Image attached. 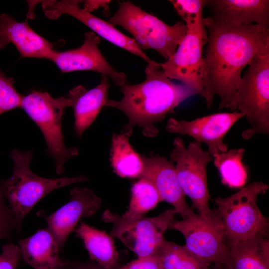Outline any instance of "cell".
Returning <instances> with one entry per match:
<instances>
[{"label": "cell", "instance_id": "cell-1", "mask_svg": "<svg viewBox=\"0 0 269 269\" xmlns=\"http://www.w3.org/2000/svg\"><path fill=\"white\" fill-rule=\"evenodd\" d=\"M205 18L208 33L205 100L209 108L217 95L220 98V110L235 111L242 71L257 56L269 53V27L239 25L211 16Z\"/></svg>", "mask_w": 269, "mask_h": 269}, {"label": "cell", "instance_id": "cell-2", "mask_svg": "<svg viewBox=\"0 0 269 269\" xmlns=\"http://www.w3.org/2000/svg\"><path fill=\"white\" fill-rule=\"evenodd\" d=\"M146 79L142 82L121 87L123 98L119 101L108 99L105 106L121 111L128 118L127 126H137L147 137L156 136L155 124L174 113V109L184 100L196 95L190 87L176 84L164 73L160 63L147 64Z\"/></svg>", "mask_w": 269, "mask_h": 269}, {"label": "cell", "instance_id": "cell-3", "mask_svg": "<svg viewBox=\"0 0 269 269\" xmlns=\"http://www.w3.org/2000/svg\"><path fill=\"white\" fill-rule=\"evenodd\" d=\"M86 90L79 85L66 97L55 98L46 92L36 90L23 97L21 108L42 132L47 146L46 153L53 158L57 174L64 173L65 163L79 154L78 148L67 147L65 145L62 121L65 108L72 107Z\"/></svg>", "mask_w": 269, "mask_h": 269}, {"label": "cell", "instance_id": "cell-4", "mask_svg": "<svg viewBox=\"0 0 269 269\" xmlns=\"http://www.w3.org/2000/svg\"><path fill=\"white\" fill-rule=\"evenodd\" d=\"M10 156L13 162L12 174L9 178L0 181L5 200L8 202L20 231L24 217L48 193L61 187L89 180L83 175L55 179L37 175L30 168L32 150L13 149Z\"/></svg>", "mask_w": 269, "mask_h": 269}, {"label": "cell", "instance_id": "cell-5", "mask_svg": "<svg viewBox=\"0 0 269 269\" xmlns=\"http://www.w3.org/2000/svg\"><path fill=\"white\" fill-rule=\"evenodd\" d=\"M268 189L262 181L254 182L231 196L214 199L227 243L268 237L269 219L260 210L257 198Z\"/></svg>", "mask_w": 269, "mask_h": 269}, {"label": "cell", "instance_id": "cell-6", "mask_svg": "<svg viewBox=\"0 0 269 269\" xmlns=\"http://www.w3.org/2000/svg\"><path fill=\"white\" fill-rule=\"evenodd\" d=\"M108 21L130 32L143 50L153 49L166 60L175 52L188 29L181 21L166 24L129 0L120 1L118 9Z\"/></svg>", "mask_w": 269, "mask_h": 269}, {"label": "cell", "instance_id": "cell-7", "mask_svg": "<svg viewBox=\"0 0 269 269\" xmlns=\"http://www.w3.org/2000/svg\"><path fill=\"white\" fill-rule=\"evenodd\" d=\"M235 105L250 127L243 132L249 139L269 134V53L256 57L248 65L238 87Z\"/></svg>", "mask_w": 269, "mask_h": 269}, {"label": "cell", "instance_id": "cell-8", "mask_svg": "<svg viewBox=\"0 0 269 269\" xmlns=\"http://www.w3.org/2000/svg\"><path fill=\"white\" fill-rule=\"evenodd\" d=\"M173 146L170 160L175 163V171L182 192L190 199L191 208L196 209L198 214L204 219L212 218L214 210L209 207L207 167L212 156L196 141L186 146L181 138L176 137Z\"/></svg>", "mask_w": 269, "mask_h": 269}, {"label": "cell", "instance_id": "cell-9", "mask_svg": "<svg viewBox=\"0 0 269 269\" xmlns=\"http://www.w3.org/2000/svg\"><path fill=\"white\" fill-rule=\"evenodd\" d=\"M177 214L173 208L153 217L126 218L106 210L102 219L111 223L110 235L120 240L137 258L157 256L165 239L164 234Z\"/></svg>", "mask_w": 269, "mask_h": 269}, {"label": "cell", "instance_id": "cell-10", "mask_svg": "<svg viewBox=\"0 0 269 269\" xmlns=\"http://www.w3.org/2000/svg\"><path fill=\"white\" fill-rule=\"evenodd\" d=\"M186 25L187 32L175 52L160 66L169 78L179 81L205 99L203 51L208 33L203 13Z\"/></svg>", "mask_w": 269, "mask_h": 269}, {"label": "cell", "instance_id": "cell-11", "mask_svg": "<svg viewBox=\"0 0 269 269\" xmlns=\"http://www.w3.org/2000/svg\"><path fill=\"white\" fill-rule=\"evenodd\" d=\"M214 210L210 219L194 213L181 220H173L169 228L183 235L184 246L190 253L202 263L217 268L224 265L229 251L223 225Z\"/></svg>", "mask_w": 269, "mask_h": 269}, {"label": "cell", "instance_id": "cell-12", "mask_svg": "<svg viewBox=\"0 0 269 269\" xmlns=\"http://www.w3.org/2000/svg\"><path fill=\"white\" fill-rule=\"evenodd\" d=\"M102 39L93 31L85 34L83 43L78 48L64 51L52 49L45 59L54 63L62 72L91 70L110 77L117 86L127 83L126 75L115 69L99 48Z\"/></svg>", "mask_w": 269, "mask_h": 269}, {"label": "cell", "instance_id": "cell-13", "mask_svg": "<svg viewBox=\"0 0 269 269\" xmlns=\"http://www.w3.org/2000/svg\"><path fill=\"white\" fill-rule=\"evenodd\" d=\"M244 115L240 112L219 113L190 121L174 118L168 120L166 131L172 134L192 137L199 143H205L212 156L228 150L224 138L233 126Z\"/></svg>", "mask_w": 269, "mask_h": 269}, {"label": "cell", "instance_id": "cell-14", "mask_svg": "<svg viewBox=\"0 0 269 269\" xmlns=\"http://www.w3.org/2000/svg\"><path fill=\"white\" fill-rule=\"evenodd\" d=\"M80 1L74 0H45L42 2V8L45 15L50 19H57L62 14L70 15L89 27L100 37L140 57L147 64L154 61L146 55L134 38L124 34L110 22L81 8L79 5Z\"/></svg>", "mask_w": 269, "mask_h": 269}, {"label": "cell", "instance_id": "cell-15", "mask_svg": "<svg viewBox=\"0 0 269 269\" xmlns=\"http://www.w3.org/2000/svg\"><path fill=\"white\" fill-rule=\"evenodd\" d=\"M70 201L46 217L47 229L61 251L81 219L93 215L100 208L101 199L91 189L74 187Z\"/></svg>", "mask_w": 269, "mask_h": 269}, {"label": "cell", "instance_id": "cell-16", "mask_svg": "<svg viewBox=\"0 0 269 269\" xmlns=\"http://www.w3.org/2000/svg\"><path fill=\"white\" fill-rule=\"evenodd\" d=\"M144 169L141 177L151 181L162 201L173 206L182 218L194 214L187 204L177 179L174 163L159 154L142 155Z\"/></svg>", "mask_w": 269, "mask_h": 269}, {"label": "cell", "instance_id": "cell-17", "mask_svg": "<svg viewBox=\"0 0 269 269\" xmlns=\"http://www.w3.org/2000/svg\"><path fill=\"white\" fill-rule=\"evenodd\" d=\"M14 45L21 57L45 58L54 44L35 32L24 21H16L7 14L0 15V49L8 43Z\"/></svg>", "mask_w": 269, "mask_h": 269}, {"label": "cell", "instance_id": "cell-18", "mask_svg": "<svg viewBox=\"0 0 269 269\" xmlns=\"http://www.w3.org/2000/svg\"><path fill=\"white\" fill-rule=\"evenodd\" d=\"M217 20L239 25L256 24L269 27L268 0H206Z\"/></svg>", "mask_w": 269, "mask_h": 269}, {"label": "cell", "instance_id": "cell-19", "mask_svg": "<svg viewBox=\"0 0 269 269\" xmlns=\"http://www.w3.org/2000/svg\"><path fill=\"white\" fill-rule=\"evenodd\" d=\"M21 257L34 269H60L66 260L60 258L57 243L47 228L18 241Z\"/></svg>", "mask_w": 269, "mask_h": 269}, {"label": "cell", "instance_id": "cell-20", "mask_svg": "<svg viewBox=\"0 0 269 269\" xmlns=\"http://www.w3.org/2000/svg\"><path fill=\"white\" fill-rule=\"evenodd\" d=\"M228 255L223 269H269V240L258 236L227 243Z\"/></svg>", "mask_w": 269, "mask_h": 269}, {"label": "cell", "instance_id": "cell-21", "mask_svg": "<svg viewBox=\"0 0 269 269\" xmlns=\"http://www.w3.org/2000/svg\"><path fill=\"white\" fill-rule=\"evenodd\" d=\"M133 129L125 126L119 134L111 138L110 153L111 165L114 172L122 178H140L144 169L141 154L137 153L129 141Z\"/></svg>", "mask_w": 269, "mask_h": 269}, {"label": "cell", "instance_id": "cell-22", "mask_svg": "<svg viewBox=\"0 0 269 269\" xmlns=\"http://www.w3.org/2000/svg\"><path fill=\"white\" fill-rule=\"evenodd\" d=\"M80 223L75 232L83 241L91 260L106 269H118L119 254L113 237L105 231Z\"/></svg>", "mask_w": 269, "mask_h": 269}, {"label": "cell", "instance_id": "cell-23", "mask_svg": "<svg viewBox=\"0 0 269 269\" xmlns=\"http://www.w3.org/2000/svg\"><path fill=\"white\" fill-rule=\"evenodd\" d=\"M110 85L108 77L102 75L100 83L81 95L72 106L74 115V130L80 138L85 131L94 122L108 100Z\"/></svg>", "mask_w": 269, "mask_h": 269}, {"label": "cell", "instance_id": "cell-24", "mask_svg": "<svg viewBox=\"0 0 269 269\" xmlns=\"http://www.w3.org/2000/svg\"><path fill=\"white\" fill-rule=\"evenodd\" d=\"M245 151L243 148H234L213 156L222 183L230 188H241L247 182L248 170L242 161Z\"/></svg>", "mask_w": 269, "mask_h": 269}, {"label": "cell", "instance_id": "cell-25", "mask_svg": "<svg viewBox=\"0 0 269 269\" xmlns=\"http://www.w3.org/2000/svg\"><path fill=\"white\" fill-rule=\"evenodd\" d=\"M130 204L128 210L122 215L126 218L143 216L162 201L152 183L141 177L133 184L131 188Z\"/></svg>", "mask_w": 269, "mask_h": 269}, {"label": "cell", "instance_id": "cell-26", "mask_svg": "<svg viewBox=\"0 0 269 269\" xmlns=\"http://www.w3.org/2000/svg\"><path fill=\"white\" fill-rule=\"evenodd\" d=\"M157 256L162 269H212L190 253L184 246L166 239Z\"/></svg>", "mask_w": 269, "mask_h": 269}, {"label": "cell", "instance_id": "cell-27", "mask_svg": "<svg viewBox=\"0 0 269 269\" xmlns=\"http://www.w3.org/2000/svg\"><path fill=\"white\" fill-rule=\"evenodd\" d=\"M14 80L6 77L0 69V116L17 108H21L23 96L15 89Z\"/></svg>", "mask_w": 269, "mask_h": 269}, {"label": "cell", "instance_id": "cell-28", "mask_svg": "<svg viewBox=\"0 0 269 269\" xmlns=\"http://www.w3.org/2000/svg\"><path fill=\"white\" fill-rule=\"evenodd\" d=\"M179 15L186 24L195 21L203 13L206 0H171Z\"/></svg>", "mask_w": 269, "mask_h": 269}, {"label": "cell", "instance_id": "cell-29", "mask_svg": "<svg viewBox=\"0 0 269 269\" xmlns=\"http://www.w3.org/2000/svg\"><path fill=\"white\" fill-rule=\"evenodd\" d=\"M14 230L20 231L11 210L5 202L0 181V240H9Z\"/></svg>", "mask_w": 269, "mask_h": 269}, {"label": "cell", "instance_id": "cell-30", "mask_svg": "<svg viewBox=\"0 0 269 269\" xmlns=\"http://www.w3.org/2000/svg\"><path fill=\"white\" fill-rule=\"evenodd\" d=\"M20 257L18 247L12 244L4 245L0 254V269H16Z\"/></svg>", "mask_w": 269, "mask_h": 269}, {"label": "cell", "instance_id": "cell-31", "mask_svg": "<svg viewBox=\"0 0 269 269\" xmlns=\"http://www.w3.org/2000/svg\"><path fill=\"white\" fill-rule=\"evenodd\" d=\"M118 269H162L157 256L137 258Z\"/></svg>", "mask_w": 269, "mask_h": 269}, {"label": "cell", "instance_id": "cell-32", "mask_svg": "<svg viewBox=\"0 0 269 269\" xmlns=\"http://www.w3.org/2000/svg\"><path fill=\"white\" fill-rule=\"evenodd\" d=\"M110 2V0H86L84 2V6L83 8L91 12L100 7H102L105 10L104 12L105 14H109L108 4Z\"/></svg>", "mask_w": 269, "mask_h": 269}, {"label": "cell", "instance_id": "cell-33", "mask_svg": "<svg viewBox=\"0 0 269 269\" xmlns=\"http://www.w3.org/2000/svg\"><path fill=\"white\" fill-rule=\"evenodd\" d=\"M72 269H106L92 261L78 262L70 261Z\"/></svg>", "mask_w": 269, "mask_h": 269}, {"label": "cell", "instance_id": "cell-34", "mask_svg": "<svg viewBox=\"0 0 269 269\" xmlns=\"http://www.w3.org/2000/svg\"><path fill=\"white\" fill-rule=\"evenodd\" d=\"M60 269H72L70 264V261L67 260L65 264Z\"/></svg>", "mask_w": 269, "mask_h": 269}, {"label": "cell", "instance_id": "cell-35", "mask_svg": "<svg viewBox=\"0 0 269 269\" xmlns=\"http://www.w3.org/2000/svg\"><path fill=\"white\" fill-rule=\"evenodd\" d=\"M215 269H223L222 267H218V268H214Z\"/></svg>", "mask_w": 269, "mask_h": 269}]
</instances>
